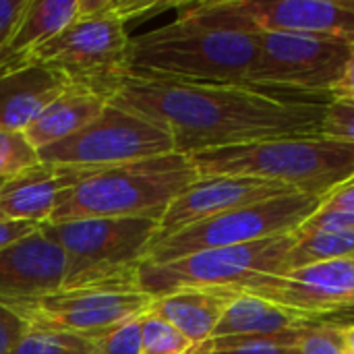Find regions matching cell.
I'll use <instances>...</instances> for the list:
<instances>
[{"instance_id":"cell-4","label":"cell","mask_w":354,"mask_h":354,"mask_svg":"<svg viewBox=\"0 0 354 354\" xmlns=\"http://www.w3.org/2000/svg\"><path fill=\"white\" fill-rule=\"evenodd\" d=\"M197 180L191 158L176 151L102 168L73 189L48 224L87 218L162 220L172 201Z\"/></svg>"},{"instance_id":"cell-18","label":"cell","mask_w":354,"mask_h":354,"mask_svg":"<svg viewBox=\"0 0 354 354\" xmlns=\"http://www.w3.org/2000/svg\"><path fill=\"white\" fill-rule=\"evenodd\" d=\"M232 299L234 290L228 288H183L156 297L149 311L199 346L212 338Z\"/></svg>"},{"instance_id":"cell-5","label":"cell","mask_w":354,"mask_h":354,"mask_svg":"<svg viewBox=\"0 0 354 354\" xmlns=\"http://www.w3.org/2000/svg\"><path fill=\"white\" fill-rule=\"evenodd\" d=\"M44 232L66 257L62 288L135 282L160 236L153 218H87L46 224Z\"/></svg>"},{"instance_id":"cell-6","label":"cell","mask_w":354,"mask_h":354,"mask_svg":"<svg viewBox=\"0 0 354 354\" xmlns=\"http://www.w3.org/2000/svg\"><path fill=\"white\" fill-rule=\"evenodd\" d=\"M129 46L127 23L108 12L106 0H79V17L39 46L25 66L54 68L73 83L95 87L110 100L114 83L129 73Z\"/></svg>"},{"instance_id":"cell-23","label":"cell","mask_w":354,"mask_h":354,"mask_svg":"<svg viewBox=\"0 0 354 354\" xmlns=\"http://www.w3.org/2000/svg\"><path fill=\"white\" fill-rule=\"evenodd\" d=\"M10 354H93L91 338L29 328Z\"/></svg>"},{"instance_id":"cell-30","label":"cell","mask_w":354,"mask_h":354,"mask_svg":"<svg viewBox=\"0 0 354 354\" xmlns=\"http://www.w3.org/2000/svg\"><path fill=\"white\" fill-rule=\"evenodd\" d=\"M29 324L0 303V354H10L17 342L27 334Z\"/></svg>"},{"instance_id":"cell-16","label":"cell","mask_w":354,"mask_h":354,"mask_svg":"<svg viewBox=\"0 0 354 354\" xmlns=\"http://www.w3.org/2000/svg\"><path fill=\"white\" fill-rule=\"evenodd\" d=\"M95 170L39 162L0 180V216L46 226L73 189Z\"/></svg>"},{"instance_id":"cell-38","label":"cell","mask_w":354,"mask_h":354,"mask_svg":"<svg viewBox=\"0 0 354 354\" xmlns=\"http://www.w3.org/2000/svg\"><path fill=\"white\" fill-rule=\"evenodd\" d=\"M353 261H354V257H353Z\"/></svg>"},{"instance_id":"cell-35","label":"cell","mask_w":354,"mask_h":354,"mask_svg":"<svg viewBox=\"0 0 354 354\" xmlns=\"http://www.w3.org/2000/svg\"><path fill=\"white\" fill-rule=\"evenodd\" d=\"M342 336H344V344H346V353L354 354V326H342Z\"/></svg>"},{"instance_id":"cell-25","label":"cell","mask_w":354,"mask_h":354,"mask_svg":"<svg viewBox=\"0 0 354 354\" xmlns=\"http://www.w3.org/2000/svg\"><path fill=\"white\" fill-rule=\"evenodd\" d=\"M39 164L37 149L23 133L0 131V180Z\"/></svg>"},{"instance_id":"cell-24","label":"cell","mask_w":354,"mask_h":354,"mask_svg":"<svg viewBox=\"0 0 354 354\" xmlns=\"http://www.w3.org/2000/svg\"><path fill=\"white\" fill-rule=\"evenodd\" d=\"M195 344L160 315H141V354H193Z\"/></svg>"},{"instance_id":"cell-34","label":"cell","mask_w":354,"mask_h":354,"mask_svg":"<svg viewBox=\"0 0 354 354\" xmlns=\"http://www.w3.org/2000/svg\"><path fill=\"white\" fill-rule=\"evenodd\" d=\"M330 97L338 102H351L354 104V50L346 62V68L342 77L336 81V85L330 89Z\"/></svg>"},{"instance_id":"cell-11","label":"cell","mask_w":354,"mask_h":354,"mask_svg":"<svg viewBox=\"0 0 354 354\" xmlns=\"http://www.w3.org/2000/svg\"><path fill=\"white\" fill-rule=\"evenodd\" d=\"M153 299L156 297L141 290L139 280H135L60 288L37 299L2 305L23 317L29 328L95 338L110 328L145 315Z\"/></svg>"},{"instance_id":"cell-19","label":"cell","mask_w":354,"mask_h":354,"mask_svg":"<svg viewBox=\"0 0 354 354\" xmlns=\"http://www.w3.org/2000/svg\"><path fill=\"white\" fill-rule=\"evenodd\" d=\"M108 104L110 100L95 87L73 83L23 131V135L35 149H41L91 124Z\"/></svg>"},{"instance_id":"cell-15","label":"cell","mask_w":354,"mask_h":354,"mask_svg":"<svg viewBox=\"0 0 354 354\" xmlns=\"http://www.w3.org/2000/svg\"><path fill=\"white\" fill-rule=\"evenodd\" d=\"M64 251L46 236L33 234L0 249V303H17L56 292L64 286Z\"/></svg>"},{"instance_id":"cell-22","label":"cell","mask_w":354,"mask_h":354,"mask_svg":"<svg viewBox=\"0 0 354 354\" xmlns=\"http://www.w3.org/2000/svg\"><path fill=\"white\" fill-rule=\"evenodd\" d=\"M295 236L297 243L292 245V249L284 259V272L299 270L313 263L354 257V230L309 232V234H295Z\"/></svg>"},{"instance_id":"cell-29","label":"cell","mask_w":354,"mask_h":354,"mask_svg":"<svg viewBox=\"0 0 354 354\" xmlns=\"http://www.w3.org/2000/svg\"><path fill=\"white\" fill-rule=\"evenodd\" d=\"M336 230H354V212H346V209H317L309 220H305L295 230V234L336 232Z\"/></svg>"},{"instance_id":"cell-26","label":"cell","mask_w":354,"mask_h":354,"mask_svg":"<svg viewBox=\"0 0 354 354\" xmlns=\"http://www.w3.org/2000/svg\"><path fill=\"white\" fill-rule=\"evenodd\" d=\"M91 342L93 354H141V317L110 328Z\"/></svg>"},{"instance_id":"cell-27","label":"cell","mask_w":354,"mask_h":354,"mask_svg":"<svg viewBox=\"0 0 354 354\" xmlns=\"http://www.w3.org/2000/svg\"><path fill=\"white\" fill-rule=\"evenodd\" d=\"M297 351L299 354H348L342 336V326L317 324L309 328L297 344Z\"/></svg>"},{"instance_id":"cell-32","label":"cell","mask_w":354,"mask_h":354,"mask_svg":"<svg viewBox=\"0 0 354 354\" xmlns=\"http://www.w3.org/2000/svg\"><path fill=\"white\" fill-rule=\"evenodd\" d=\"M41 224L33 222H15V220H0V249L8 247L10 243H17L35 230H39Z\"/></svg>"},{"instance_id":"cell-12","label":"cell","mask_w":354,"mask_h":354,"mask_svg":"<svg viewBox=\"0 0 354 354\" xmlns=\"http://www.w3.org/2000/svg\"><path fill=\"white\" fill-rule=\"evenodd\" d=\"M257 35L259 56L251 83L266 87L330 93L354 50V41L330 35L286 31H263Z\"/></svg>"},{"instance_id":"cell-14","label":"cell","mask_w":354,"mask_h":354,"mask_svg":"<svg viewBox=\"0 0 354 354\" xmlns=\"http://www.w3.org/2000/svg\"><path fill=\"white\" fill-rule=\"evenodd\" d=\"M295 191L288 185L266 180V178H251V176H212V178H199L195 185H191L185 193H180L172 205L166 209V214L160 220V236H168L180 228H187L191 224H197L201 220L261 203L274 197L295 195ZM153 247V245H151Z\"/></svg>"},{"instance_id":"cell-8","label":"cell","mask_w":354,"mask_h":354,"mask_svg":"<svg viewBox=\"0 0 354 354\" xmlns=\"http://www.w3.org/2000/svg\"><path fill=\"white\" fill-rule=\"evenodd\" d=\"M180 21L241 33L286 31L354 41V10L340 0H218L180 2Z\"/></svg>"},{"instance_id":"cell-9","label":"cell","mask_w":354,"mask_h":354,"mask_svg":"<svg viewBox=\"0 0 354 354\" xmlns=\"http://www.w3.org/2000/svg\"><path fill=\"white\" fill-rule=\"evenodd\" d=\"M295 243V234H284L236 247L199 251L168 263H143L137 280L141 290L151 297L183 288L236 290L259 276L284 274V259Z\"/></svg>"},{"instance_id":"cell-1","label":"cell","mask_w":354,"mask_h":354,"mask_svg":"<svg viewBox=\"0 0 354 354\" xmlns=\"http://www.w3.org/2000/svg\"><path fill=\"white\" fill-rule=\"evenodd\" d=\"M110 102L160 122L172 135L174 151L193 156L259 141L319 137L332 97L253 83H195L127 73L114 83Z\"/></svg>"},{"instance_id":"cell-20","label":"cell","mask_w":354,"mask_h":354,"mask_svg":"<svg viewBox=\"0 0 354 354\" xmlns=\"http://www.w3.org/2000/svg\"><path fill=\"white\" fill-rule=\"evenodd\" d=\"M79 17V0H31L6 46L0 50V77L25 66L29 56Z\"/></svg>"},{"instance_id":"cell-33","label":"cell","mask_w":354,"mask_h":354,"mask_svg":"<svg viewBox=\"0 0 354 354\" xmlns=\"http://www.w3.org/2000/svg\"><path fill=\"white\" fill-rule=\"evenodd\" d=\"M319 209H346V212H354V176L351 180H346L344 185H340L338 189H334L332 193H328L324 197Z\"/></svg>"},{"instance_id":"cell-17","label":"cell","mask_w":354,"mask_h":354,"mask_svg":"<svg viewBox=\"0 0 354 354\" xmlns=\"http://www.w3.org/2000/svg\"><path fill=\"white\" fill-rule=\"evenodd\" d=\"M73 81L48 66L29 64L0 77V131L23 133Z\"/></svg>"},{"instance_id":"cell-21","label":"cell","mask_w":354,"mask_h":354,"mask_svg":"<svg viewBox=\"0 0 354 354\" xmlns=\"http://www.w3.org/2000/svg\"><path fill=\"white\" fill-rule=\"evenodd\" d=\"M322 317L286 309L263 299L236 292L234 299L218 322L212 338H232V336H251V334H280L290 330L313 328ZM209 338V340H212Z\"/></svg>"},{"instance_id":"cell-13","label":"cell","mask_w":354,"mask_h":354,"mask_svg":"<svg viewBox=\"0 0 354 354\" xmlns=\"http://www.w3.org/2000/svg\"><path fill=\"white\" fill-rule=\"evenodd\" d=\"M236 292L317 317L354 309V261L336 259L284 274L259 276L236 288Z\"/></svg>"},{"instance_id":"cell-2","label":"cell","mask_w":354,"mask_h":354,"mask_svg":"<svg viewBox=\"0 0 354 354\" xmlns=\"http://www.w3.org/2000/svg\"><path fill=\"white\" fill-rule=\"evenodd\" d=\"M259 56V35L199 27L180 19L131 37L129 73L195 83L245 85Z\"/></svg>"},{"instance_id":"cell-3","label":"cell","mask_w":354,"mask_h":354,"mask_svg":"<svg viewBox=\"0 0 354 354\" xmlns=\"http://www.w3.org/2000/svg\"><path fill=\"white\" fill-rule=\"evenodd\" d=\"M189 158L199 178H266L315 197H326L354 176V143L324 135L209 149Z\"/></svg>"},{"instance_id":"cell-37","label":"cell","mask_w":354,"mask_h":354,"mask_svg":"<svg viewBox=\"0 0 354 354\" xmlns=\"http://www.w3.org/2000/svg\"><path fill=\"white\" fill-rule=\"evenodd\" d=\"M0 220H4V218H2V216H0Z\"/></svg>"},{"instance_id":"cell-28","label":"cell","mask_w":354,"mask_h":354,"mask_svg":"<svg viewBox=\"0 0 354 354\" xmlns=\"http://www.w3.org/2000/svg\"><path fill=\"white\" fill-rule=\"evenodd\" d=\"M322 135L330 139L354 143V104L332 100L326 110Z\"/></svg>"},{"instance_id":"cell-10","label":"cell","mask_w":354,"mask_h":354,"mask_svg":"<svg viewBox=\"0 0 354 354\" xmlns=\"http://www.w3.org/2000/svg\"><path fill=\"white\" fill-rule=\"evenodd\" d=\"M172 151V135L160 122L112 102L79 133L37 149L39 162L89 170L122 166Z\"/></svg>"},{"instance_id":"cell-31","label":"cell","mask_w":354,"mask_h":354,"mask_svg":"<svg viewBox=\"0 0 354 354\" xmlns=\"http://www.w3.org/2000/svg\"><path fill=\"white\" fill-rule=\"evenodd\" d=\"M29 6L31 0H0V50L6 46Z\"/></svg>"},{"instance_id":"cell-36","label":"cell","mask_w":354,"mask_h":354,"mask_svg":"<svg viewBox=\"0 0 354 354\" xmlns=\"http://www.w3.org/2000/svg\"><path fill=\"white\" fill-rule=\"evenodd\" d=\"M346 8H351V10H354V0H340Z\"/></svg>"},{"instance_id":"cell-7","label":"cell","mask_w":354,"mask_h":354,"mask_svg":"<svg viewBox=\"0 0 354 354\" xmlns=\"http://www.w3.org/2000/svg\"><path fill=\"white\" fill-rule=\"evenodd\" d=\"M322 201L324 197L295 193L201 220L158 239L149 249L145 263L158 266L199 251L236 247L263 239L292 234L322 207Z\"/></svg>"}]
</instances>
